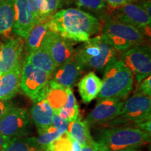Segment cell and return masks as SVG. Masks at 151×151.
<instances>
[{
    "label": "cell",
    "instance_id": "obj_1",
    "mask_svg": "<svg viewBox=\"0 0 151 151\" xmlns=\"http://www.w3.org/2000/svg\"><path fill=\"white\" fill-rule=\"evenodd\" d=\"M50 27L68 40L85 42L99 32L101 24L95 16L81 9L69 8L56 11L50 18Z\"/></svg>",
    "mask_w": 151,
    "mask_h": 151
},
{
    "label": "cell",
    "instance_id": "obj_2",
    "mask_svg": "<svg viewBox=\"0 0 151 151\" xmlns=\"http://www.w3.org/2000/svg\"><path fill=\"white\" fill-rule=\"evenodd\" d=\"M96 140L98 151H113L148 144L150 134L132 127H110L100 129Z\"/></svg>",
    "mask_w": 151,
    "mask_h": 151
},
{
    "label": "cell",
    "instance_id": "obj_3",
    "mask_svg": "<svg viewBox=\"0 0 151 151\" xmlns=\"http://www.w3.org/2000/svg\"><path fill=\"white\" fill-rule=\"evenodd\" d=\"M117 51L103 35L90 38L74 50L73 57L83 67L104 71L117 59Z\"/></svg>",
    "mask_w": 151,
    "mask_h": 151
},
{
    "label": "cell",
    "instance_id": "obj_4",
    "mask_svg": "<svg viewBox=\"0 0 151 151\" xmlns=\"http://www.w3.org/2000/svg\"><path fill=\"white\" fill-rule=\"evenodd\" d=\"M133 80L129 68L117 58L104 70L102 84L97 97L99 99H124L132 89Z\"/></svg>",
    "mask_w": 151,
    "mask_h": 151
},
{
    "label": "cell",
    "instance_id": "obj_5",
    "mask_svg": "<svg viewBox=\"0 0 151 151\" xmlns=\"http://www.w3.org/2000/svg\"><path fill=\"white\" fill-rule=\"evenodd\" d=\"M102 35L116 51L124 52L133 47L143 45L145 36L137 28L107 16L102 26Z\"/></svg>",
    "mask_w": 151,
    "mask_h": 151
},
{
    "label": "cell",
    "instance_id": "obj_6",
    "mask_svg": "<svg viewBox=\"0 0 151 151\" xmlns=\"http://www.w3.org/2000/svg\"><path fill=\"white\" fill-rule=\"evenodd\" d=\"M151 98L136 91L135 93L124 102L120 115L108 124L110 127L125 124L127 122L137 125L141 122L151 120Z\"/></svg>",
    "mask_w": 151,
    "mask_h": 151
},
{
    "label": "cell",
    "instance_id": "obj_7",
    "mask_svg": "<svg viewBox=\"0 0 151 151\" xmlns=\"http://www.w3.org/2000/svg\"><path fill=\"white\" fill-rule=\"evenodd\" d=\"M120 60L134 76L138 83L150 76L151 53L149 46L140 45L125 50Z\"/></svg>",
    "mask_w": 151,
    "mask_h": 151
},
{
    "label": "cell",
    "instance_id": "obj_8",
    "mask_svg": "<svg viewBox=\"0 0 151 151\" xmlns=\"http://www.w3.org/2000/svg\"><path fill=\"white\" fill-rule=\"evenodd\" d=\"M51 78V75L24 60L22 66L20 88L26 96L35 101Z\"/></svg>",
    "mask_w": 151,
    "mask_h": 151
},
{
    "label": "cell",
    "instance_id": "obj_9",
    "mask_svg": "<svg viewBox=\"0 0 151 151\" xmlns=\"http://www.w3.org/2000/svg\"><path fill=\"white\" fill-rule=\"evenodd\" d=\"M30 116L23 108L13 106L0 120V133L11 139L27 135Z\"/></svg>",
    "mask_w": 151,
    "mask_h": 151
},
{
    "label": "cell",
    "instance_id": "obj_10",
    "mask_svg": "<svg viewBox=\"0 0 151 151\" xmlns=\"http://www.w3.org/2000/svg\"><path fill=\"white\" fill-rule=\"evenodd\" d=\"M114 18L137 28L144 35L150 37L151 18L137 4L129 3L114 9Z\"/></svg>",
    "mask_w": 151,
    "mask_h": 151
},
{
    "label": "cell",
    "instance_id": "obj_11",
    "mask_svg": "<svg viewBox=\"0 0 151 151\" xmlns=\"http://www.w3.org/2000/svg\"><path fill=\"white\" fill-rule=\"evenodd\" d=\"M123 104L119 99H100L85 120L89 127L109 124L120 116Z\"/></svg>",
    "mask_w": 151,
    "mask_h": 151
},
{
    "label": "cell",
    "instance_id": "obj_12",
    "mask_svg": "<svg viewBox=\"0 0 151 151\" xmlns=\"http://www.w3.org/2000/svg\"><path fill=\"white\" fill-rule=\"evenodd\" d=\"M24 46V39L20 37L10 38L0 45V76L8 73L22 62Z\"/></svg>",
    "mask_w": 151,
    "mask_h": 151
},
{
    "label": "cell",
    "instance_id": "obj_13",
    "mask_svg": "<svg viewBox=\"0 0 151 151\" xmlns=\"http://www.w3.org/2000/svg\"><path fill=\"white\" fill-rule=\"evenodd\" d=\"M50 17L35 24L30 30L27 39L24 40L27 54L40 48L48 47L50 41L57 34L50 27Z\"/></svg>",
    "mask_w": 151,
    "mask_h": 151
},
{
    "label": "cell",
    "instance_id": "obj_14",
    "mask_svg": "<svg viewBox=\"0 0 151 151\" xmlns=\"http://www.w3.org/2000/svg\"><path fill=\"white\" fill-rule=\"evenodd\" d=\"M14 4L15 16L13 32L25 40L35 24V19L27 0H14Z\"/></svg>",
    "mask_w": 151,
    "mask_h": 151
},
{
    "label": "cell",
    "instance_id": "obj_15",
    "mask_svg": "<svg viewBox=\"0 0 151 151\" xmlns=\"http://www.w3.org/2000/svg\"><path fill=\"white\" fill-rule=\"evenodd\" d=\"M83 69V66L73 55L70 59L56 68L52 73V79L65 88H71L76 83Z\"/></svg>",
    "mask_w": 151,
    "mask_h": 151
},
{
    "label": "cell",
    "instance_id": "obj_16",
    "mask_svg": "<svg viewBox=\"0 0 151 151\" xmlns=\"http://www.w3.org/2000/svg\"><path fill=\"white\" fill-rule=\"evenodd\" d=\"M52 110L47 102L44 94V88L35 101L30 110L32 119L38 131L45 129L52 125V117L53 115Z\"/></svg>",
    "mask_w": 151,
    "mask_h": 151
},
{
    "label": "cell",
    "instance_id": "obj_17",
    "mask_svg": "<svg viewBox=\"0 0 151 151\" xmlns=\"http://www.w3.org/2000/svg\"><path fill=\"white\" fill-rule=\"evenodd\" d=\"M48 49L57 67L73 57L75 50L70 40L63 38L58 33L50 41Z\"/></svg>",
    "mask_w": 151,
    "mask_h": 151
},
{
    "label": "cell",
    "instance_id": "obj_18",
    "mask_svg": "<svg viewBox=\"0 0 151 151\" xmlns=\"http://www.w3.org/2000/svg\"><path fill=\"white\" fill-rule=\"evenodd\" d=\"M22 62L14 69L0 76V100H9L18 93L20 89Z\"/></svg>",
    "mask_w": 151,
    "mask_h": 151
},
{
    "label": "cell",
    "instance_id": "obj_19",
    "mask_svg": "<svg viewBox=\"0 0 151 151\" xmlns=\"http://www.w3.org/2000/svg\"><path fill=\"white\" fill-rule=\"evenodd\" d=\"M102 81L94 72L84 76L78 83L79 94L84 104H89L97 97L101 89Z\"/></svg>",
    "mask_w": 151,
    "mask_h": 151
},
{
    "label": "cell",
    "instance_id": "obj_20",
    "mask_svg": "<svg viewBox=\"0 0 151 151\" xmlns=\"http://www.w3.org/2000/svg\"><path fill=\"white\" fill-rule=\"evenodd\" d=\"M45 97L53 112L58 113L67 101V88L50 79L44 87Z\"/></svg>",
    "mask_w": 151,
    "mask_h": 151
},
{
    "label": "cell",
    "instance_id": "obj_21",
    "mask_svg": "<svg viewBox=\"0 0 151 151\" xmlns=\"http://www.w3.org/2000/svg\"><path fill=\"white\" fill-rule=\"evenodd\" d=\"M67 132L81 146H88L97 149V143L90 134L89 125L86 120H82L81 116H78L74 121L69 122Z\"/></svg>",
    "mask_w": 151,
    "mask_h": 151
},
{
    "label": "cell",
    "instance_id": "obj_22",
    "mask_svg": "<svg viewBox=\"0 0 151 151\" xmlns=\"http://www.w3.org/2000/svg\"><path fill=\"white\" fill-rule=\"evenodd\" d=\"M25 60L35 67L51 76L57 68L49 52L48 47H43L29 52Z\"/></svg>",
    "mask_w": 151,
    "mask_h": 151
},
{
    "label": "cell",
    "instance_id": "obj_23",
    "mask_svg": "<svg viewBox=\"0 0 151 151\" xmlns=\"http://www.w3.org/2000/svg\"><path fill=\"white\" fill-rule=\"evenodd\" d=\"M14 16V0H0V36L10 39Z\"/></svg>",
    "mask_w": 151,
    "mask_h": 151
},
{
    "label": "cell",
    "instance_id": "obj_24",
    "mask_svg": "<svg viewBox=\"0 0 151 151\" xmlns=\"http://www.w3.org/2000/svg\"><path fill=\"white\" fill-rule=\"evenodd\" d=\"M4 151H43L39 146L37 138L25 136L11 139Z\"/></svg>",
    "mask_w": 151,
    "mask_h": 151
},
{
    "label": "cell",
    "instance_id": "obj_25",
    "mask_svg": "<svg viewBox=\"0 0 151 151\" xmlns=\"http://www.w3.org/2000/svg\"><path fill=\"white\" fill-rule=\"evenodd\" d=\"M67 101L57 114L60 118L70 122L76 120L79 116V108L71 88H67Z\"/></svg>",
    "mask_w": 151,
    "mask_h": 151
},
{
    "label": "cell",
    "instance_id": "obj_26",
    "mask_svg": "<svg viewBox=\"0 0 151 151\" xmlns=\"http://www.w3.org/2000/svg\"><path fill=\"white\" fill-rule=\"evenodd\" d=\"M39 137L37 140L39 146L43 151H47L50 144L60 137V134L53 125L39 130Z\"/></svg>",
    "mask_w": 151,
    "mask_h": 151
},
{
    "label": "cell",
    "instance_id": "obj_27",
    "mask_svg": "<svg viewBox=\"0 0 151 151\" xmlns=\"http://www.w3.org/2000/svg\"><path fill=\"white\" fill-rule=\"evenodd\" d=\"M73 139L67 131L52 141L47 151H71Z\"/></svg>",
    "mask_w": 151,
    "mask_h": 151
},
{
    "label": "cell",
    "instance_id": "obj_28",
    "mask_svg": "<svg viewBox=\"0 0 151 151\" xmlns=\"http://www.w3.org/2000/svg\"><path fill=\"white\" fill-rule=\"evenodd\" d=\"M61 4L60 0H43L41 11V21L52 16Z\"/></svg>",
    "mask_w": 151,
    "mask_h": 151
},
{
    "label": "cell",
    "instance_id": "obj_29",
    "mask_svg": "<svg viewBox=\"0 0 151 151\" xmlns=\"http://www.w3.org/2000/svg\"><path fill=\"white\" fill-rule=\"evenodd\" d=\"M74 2L77 6L94 11L102 10L107 6L104 0H74Z\"/></svg>",
    "mask_w": 151,
    "mask_h": 151
},
{
    "label": "cell",
    "instance_id": "obj_30",
    "mask_svg": "<svg viewBox=\"0 0 151 151\" xmlns=\"http://www.w3.org/2000/svg\"><path fill=\"white\" fill-rule=\"evenodd\" d=\"M28 6L32 13L35 24L41 21V11L43 0H27Z\"/></svg>",
    "mask_w": 151,
    "mask_h": 151
},
{
    "label": "cell",
    "instance_id": "obj_31",
    "mask_svg": "<svg viewBox=\"0 0 151 151\" xmlns=\"http://www.w3.org/2000/svg\"><path fill=\"white\" fill-rule=\"evenodd\" d=\"M52 124L56 128L60 134L61 135L67 131L69 122L61 118L57 113H54L52 117Z\"/></svg>",
    "mask_w": 151,
    "mask_h": 151
},
{
    "label": "cell",
    "instance_id": "obj_32",
    "mask_svg": "<svg viewBox=\"0 0 151 151\" xmlns=\"http://www.w3.org/2000/svg\"><path fill=\"white\" fill-rule=\"evenodd\" d=\"M150 76L147 77L139 83V87L136 91L140 92L144 95L150 96L151 95V82H150Z\"/></svg>",
    "mask_w": 151,
    "mask_h": 151
},
{
    "label": "cell",
    "instance_id": "obj_33",
    "mask_svg": "<svg viewBox=\"0 0 151 151\" xmlns=\"http://www.w3.org/2000/svg\"><path fill=\"white\" fill-rule=\"evenodd\" d=\"M12 107L13 104L9 100H0V120Z\"/></svg>",
    "mask_w": 151,
    "mask_h": 151
},
{
    "label": "cell",
    "instance_id": "obj_34",
    "mask_svg": "<svg viewBox=\"0 0 151 151\" xmlns=\"http://www.w3.org/2000/svg\"><path fill=\"white\" fill-rule=\"evenodd\" d=\"M104 1L106 3H108L112 8L116 9L118 7L127 4L134 2L137 0H104Z\"/></svg>",
    "mask_w": 151,
    "mask_h": 151
},
{
    "label": "cell",
    "instance_id": "obj_35",
    "mask_svg": "<svg viewBox=\"0 0 151 151\" xmlns=\"http://www.w3.org/2000/svg\"><path fill=\"white\" fill-rule=\"evenodd\" d=\"M139 6L143 9V10L146 13L147 15L151 18V4L150 0H143L139 4H137Z\"/></svg>",
    "mask_w": 151,
    "mask_h": 151
},
{
    "label": "cell",
    "instance_id": "obj_36",
    "mask_svg": "<svg viewBox=\"0 0 151 151\" xmlns=\"http://www.w3.org/2000/svg\"><path fill=\"white\" fill-rule=\"evenodd\" d=\"M11 140V138L1 134L0 133V151H4L7 144Z\"/></svg>",
    "mask_w": 151,
    "mask_h": 151
},
{
    "label": "cell",
    "instance_id": "obj_37",
    "mask_svg": "<svg viewBox=\"0 0 151 151\" xmlns=\"http://www.w3.org/2000/svg\"><path fill=\"white\" fill-rule=\"evenodd\" d=\"M71 151H81V146L78 141L73 139L72 141V149Z\"/></svg>",
    "mask_w": 151,
    "mask_h": 151
},
{
    "label": "cell",
    "instance_id": "obj_38",
    "mask_svg": "<svg viewBox=\"0 0 151 151\" xmlns=\"http://www.w3.org/2000/svg\"><path fill=\"white\" fill-rule=\"evenodd\" d=\"M81 151H98L97 149L93 147L88 146H81Z\"/></svg>",
    "mask_w": 151,
    "mask_h": 151
},
{
    "label": "cell",
    "instance_id": "obj_39",
    "mask_svg": "<svg viewBox=\"0 0 151 151\" xmlns=\"http://www.w3.org/2000/svg\"><path fill=\"white\" fill-rule=\"evenodd\" d=\"M113 151H141L139 150H137L136 148H128L122 149V150H113Z\"/></svg>",
    "mask_w": 151,
    "mask_h": 151
},
{
    "label": "cell",
    "instance_id": "obj_40",
    "mask_svg": "<svg viewBox=\"0 0 151 151\" xmlns=\"http://www.w3.org/2000/svg\"><path fill=\"white\" fill-rule=\"evenodd\" d=\"M60 1H64V0H60Z\"/></svg>",
    "mask_w": 151,
    "mask_h": 151
}]
</instances>
